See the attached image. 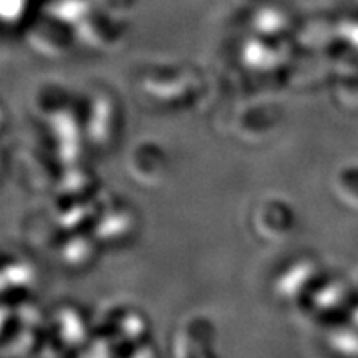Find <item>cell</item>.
I'll use <instances>...</instances> for the list:
<instances>
[{
    "label": "cell",
    "instance_id": "6da1fadb",
    "mask_svg": "<svg viewBox=\"0 0 358 358\" xmlns=\"http://www.w3.org/2000/svg\"><path fill=\"white\" fill-rule=\"evenodd\" d=\"M199 70L189 65H156L138 78V92L145 103L158 110L185 106L199 96Z\"/></svg>",
    "mask_w": 358,
    "mask_h": 358
},
{
    "label": "cell",
    "instance_id": "7a4b0ae2",
    "mask_svg": "<svg viewBox=\"0 0 358 358\" xmlns=\"http://www.w3.org/2000/svg\"><path fill=\"white\" fill-rule=\"evenodd\" d=\"M85 138L98 151H108L122 134V105L110 90L98 88L83 101Z\"/></svg>",
    "mask_w": 358,
    "mask_h": 358
},
{
    "label": "cell",
    "instance_id": "3957f363",
    "mask_svg": "<svg viewBox=\"0 0 358 358\" xmlns=\"http://www.w3.org/2000/svg\"><path fill=\"white\" fill-rule=\"evenodd\" d=\"M45 340L60 348L62 353L78 350L90 343L93 327L90 325L87 313L77 303H62L52 313L48 320Z\"/></svg>",
    "mask_w": 358,
    "mask_h": 358
},
{
    "label": "cell",
    "instance_id": "277c9868",
    "mask_svg": "<svg viewBox=\"0 0 358 358\" xmlns=\"http://www.w3.org/2000/svg\"><path fill=\"white\" fill-rule=\"evenodd\" d=\"M93 224L92 234L98 243L110 248L128 244L138 232L136 213L128 203L118 199L98 206Z\"/></svg>",
    "mask_w": 358,
    "mask_h": 358
},
{
    "label": "cell",
    "instance_id": "5b68a950",
    "mask_svg": "<svg viewBox=\"0 0 358 358\" xmlns=\"http://www.w3.org/2000/svg\"><path fill=\"white\" fill-rule=\"evenodd\" d=\"M317 277L319 267L312 257L306 254L290 257L287 262L282 264L280 271H277L274 277V294L282 302L301 303L313 285L320 280Z\"/></svg>",
    "mask_w": 358,
    "mask_h": 358
},
{
    "label": "cell",
    "instance_id": "8992f818",
    "mask_svg": "<svg viewBox=\"0 0 358 358\" xmlns=\"http://www.w3.org/2000/svg\"><path fill=\"white\" fill-rule=\"evenodd\" d=\"M252 227L267 243H284L295 229V214L284 199L262 201L252 213Z\"/></svg>",
    "mask_w": 358,
    "mask_h": 358
},
{
    "label": "cell",
    "instance_id": "52a82bcc",
    "mask_svg": "<svg viewBox=\"0 0 358 358\" xmlns=\"http://www.w3.org/2000/svg\"><path fill=\"white\" fill-rule=\"evenodd\" d=\"M129 178L143 187H155L168 173V156L153 141H140L131 148L127 158Z\"/></svg>",
    "mask_w": 358,
    "mask_h": 358
},
{
    "label": "cell",
    "instance_id": "ba28073f",
    "mask_svg": "<svg viewBox=\"0 0 358 358\" xmlns=\"http://www.w3.org/2000/svg\"><path fill=\"white\" fill-rule=\"evenodd\" d=\"M214 327L204 317H191L178 327L171 338L174 355L211 357L214 355Z\"/></svg>",
    "mask_w": 358,
    "mask_h": 358
},
{
    "label": "cell",
    "instance_id": "9c48e42d",
    "mask_svg": "<svg viewBox=\"0 0 358 358\" xmlns=\"http://www.w3.org/2000/svg\"><path fill=\"white\" fill-rule=\"evenodd\" d=\"M280 108L275 105H250L237 115L236 128L237 134L248 141H261L271 134L280 123Z\"/></svg>",
    "mask_w": 358,
    "mask_h": 358
},
{
    "label": "cell",
    "instance_id": "30bf717a",
    "mask_svg": "<svg viewBox=\"0 0 358 358\" xmlns=\"http://www.w3.org/2000/svg\"><path fill=\"white\" fill-rule=\"evenodd\" d=\"M96 245H100V243H98L93 234L92 237L73 234L62 244V262L65 264V267L75 268V271H82L85 267H90V264L95 262L98 254Z\"/></svg>",
    "mask_w": 358,
    "mask_h": 358
},
{
    "label": "cell",
    "instance_id": "8fae6325",
    "mask_svg": "<svg viewBox=\"0 0 358 358\" xmlns=\"http://www.w3.org/2000/svg\"><path fill=\"white\" fill-rule=\"evenodd\" d=\"M12 277L13 279H3V284L12 282L13 292L24 295V297L25 295L29 297V292L32 290V285L35 282L34 268L30 267V264L22 261V259H15V261H13Z\"/></svg>",
    "mask_w": 358,
    "mask_h": 358
}]
</instances>
